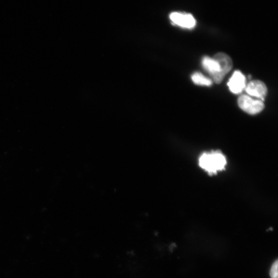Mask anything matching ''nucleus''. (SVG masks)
<instances>
[{
	"label": "nucleus",
	"instance_id": "nucleus-7",
	"mask_svg": "<svg viewBox=\"0 0 278 278\" xmlns=\"http://www.w3.org/2000/svg\"><path fill=\"white\" fill-rule=\"evenodd\" d=\"M221 66V76L223 79L224 77L231 70L233 63L229 56L224 53H218L213 57Z\"/></svg>",
	"mask_w": 278,
	"mask_h": 278
},
{
	"label": "nucleus",
	"instance_id": "nucleus-3",
	"mask_svg": "<svg viewBox=\"0 0 278 278\" xmlns=\"http://www.w3.org/2000/svg\"><path fill=\"white\" fill-rule=\"evenodd\" d=\"M202 65L215 83L220 84L223 81L221 76L220 65L214 58L205 57L203 59Z\"/></svg>",
	"mask_w": 278,
	"mask_h": 278
},
{
	"label": "nucleus",
	"instance_id": "nucleus-1",
	"mask_svg": "<svg viewBox=\"0 0 278 278\" xmlns=\"http://www.w3.org/2000/svg\"><path fill=\"white\" fill-rule=\"evenodd\" d=\"M199 165L209 174L212 175L223 170L227 165V160L220 152L205 153L199 159Z\"/></svg>",
	"mask_w": 278,
	"mask_h": 278
},
{
	"label": "nucleus",
	"instance_id": "nucleus-8",
	"mask_svg": "<svg viewBox=\"0 0 278 278\" xmlns=\"http://www.w3.org/2000/svg\"><path fill=\"white\" fill-rule=\"evenodd\" d=\"M191 78L192 81L196 85L210 86L212 84L211 79L205 77L201 73H194Z\"/></svg>",
	"mask_w": 278,
	"mask_h": 278
},
{
	"label": "nucleus",
	"instance_id": "nucleus-5",
	"mask_svg": "<svg viewBox=\"0 0 278 278\" xmlns=\"http://www.w3.org/2000/svg\"><path fill=\"white\" fill-rule=\"evenodd\" d=\"M245 76L239 71H235L227 84L231 92L234 94L241 93L246 86Z\"/></svg>",
	"mask_w": 278,
	"mask_h": 278
},
{
	"label": "nucleus",
	"instance_id": "nucleus-2",
	"mask_svg": "<svg viewBox=\"0 0 278 278\" xmlns=\"http://www.w3.org/2000/svg\"><path fill=\"white\" fill-rule=\"evenodd\" d=\"M238 105L243 111L252 115L259 113L264 108V104L262 100H254L246 95H242L238 99Z\"/></svg>",
	"mask_w": 278,
	"mask_h": 278
},
{
	"label": "nucleus",
	"instance_id": "nucleus-4",
	"mask_svg": "<svg viewBox=\"0 0 278 278\" xmlns=\"http://www.w3.org/2000/svg\"><path fill=\"white\" fill-rule=\"evenodd\" d=\"M170 18L175 25L185 29H192L196 24L195 18L189 14L174 12L170 15Z\"/></svg>",
	"mask_w": 278,
	"mask_h": 278
},
{
	"label": "nucleus",
	"instance_id": "nucleus-6",
	"mask_svg": "<svg viewBox=\"0 0 278 278\" xmlns=\"http://www.w3.org/2000/svg\"><path fill=\"white\" fill-rule=\"evenodd\" d=\"M245 89L248 94L259 98L263 102L267 93L265 84L259 80L251 81L246 86Z\"/></svg>",
	"mask_w": 278,
	"mask_h": 278
},
{
	"label": "nucleus",
	"instance_id": "nucleus-9",
	"mask_svg": "<svg viewBox=\"0 0 278 278\" xmlns=\"http://www.w3.org/2000/svg\"><path fill=\"white\" fill-rule=\"evenodd\" d=\"M269 275L271 278H277V260L273 263L270 268Z\"/></svg>",
	"mask_w": 278,
	"mask_h": 278
}]
</instances>
